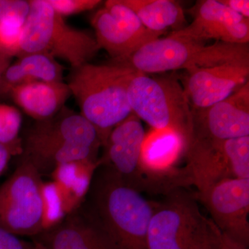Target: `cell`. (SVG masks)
I'll return each mask as SVG.
<instances>
[{
  "instance_id": "2e32d148",
  "label": "cell",
  "mask_w": 249,
  "mask_h": 249,
  "mask_svg": "<svg viewBox=\"0 0 249 249\" xmlns=\"http://www.w3.org/2000/svg\"><path fill=\"white\" fill-rule=\"evenodd\" d=\"M10 94L26 114L41 121L58 114L71 92L68 85L62 81H34L15 87Z\"/></svg>"
},
{
  "instance_id": "7402d4cb",
  "label": "cell",
  "mask_w": 249,
  "mask_h": 249,
  "mask_svg": "<svg viewBox=\"0 0 249 249\" xmlns=\"http://www.w3.org/2000/svg\"><path fill=\"white\" fill-rule=\"evenodd\" d=\"M41 191L42 226L44 231H45L58 225L70 213L64 196L55 181H43Z\"/></svg>"
},
{
  "instance_id": "d4e9b609",
  "label": "cell",
  "mask_w": 249,
  "mask_h": 249,
  "mask_svg": "<svg viewBox=\"0 0 249 249\" xmlns=\"http://www.w3.org/2000/svg\"><path fill=\"white\" fill-rule=\"evenodd\" d=\"M29 9V1L0 0V19L10 16H16L26 20Z\"/></svg>"
},
{
  "instance_id": "d6986e66",
  "label": "cell",
  "mask_w": 249,
  "mask_h": 249,
  "mask_svg": "<svg viewBox=\"0 0 249 249\" xmlns=\"http://www.w3.org/2000/svg\"><path fill=\"white\" fill-rule=\"evenodd\" d=\"M99 166V160H74L58 165L51 174L64 196L69 213L76 211L83 202Z\"/></svg>"
},
{
  "instance_id": "8fae6325",
  "label": "cell",
  "mask_w": 249,
  "mask_h": 249,
  "mask_svg": "<svg viewBox=\"0 0 249 249\" xmlns=\"http://www.w3.org/2000/svg\"><path fill=\"white\" fill-rule=\"evenodd\" d=\"M99 49L112 60L132 55L142 46L160 38V33L148 30L132 9L121 0H108L91 19Z\"/></svg>"
},
{
  "instance_id": "603a6c76",
  "label": "cell",
  "mask_w": 249,
  "mask_h": 249,
  "mask_svg": "<svg viewBox=\"0 0 249 249\" xmlns=\"http://www.w3.org/2000/svg\"><path fill=\"white\" fill-rule=\"evenodd\" d=\"M24 19L10 16L0 19V50L8 57L19 55Z\"/></svg>"
},
{
  "instance_id": "e0dca14e",
  "label": "cell",
  "mask_w": 249,
  "mask_h": 249,
  "mask_svg": "<svg viewBox=\"0 0 249 249\" xmlns=\"http://www.w3.org/2000/svg\"><path fill=\"white\" fill-rule=\"evenodd\" d=\"M37 237L47 249H108L92 223L76 211Z\"/></svg>"
},
{
  "instance_id": "4fadbf2b",
  "label": "cell",
  "mask_w": 249,
  "mask_h": 249,
  "mask_svg": "<svg viewBox=\"0 0 249 249\" xmlns=\"http://www.w3.org/2000/svg\"><path fill=\"white\" fill-rule=\"evenodd\" d=\"M193 22L169 36L203 42L209 40L235 45L249 42V19L236 14L219 0H200L189 9Z\"/></svg>"
},
{
  "instance_id": "ba28073f",
  "label": "cell",
  "mask_w": 249,
  "mask_h": 249,
  "mask_svg": "<svg viewBox=\"0 0 249 249\" xmlns=\"http://www.w3.org/2000/svg\"><path fill=\"white\" fill-rule=\"evenodd\" d=\"M186 160L197 193L225 178H249V136L222 141L192 137Z\"/></svg>"
},
{
  "instance_id": "ac0fdd59",
  "label": "cell",
  "mask_w": 249,
  "mask_h": 249,
  "mask_svg": "<svg viewBox=\"0 0 249 249\" xmlns=\"http://www.w3.org/2000/svg\"><path fill=\"white\" fill-rule=\"evenodd\" d=\"M0 76V96L10 93L15 87L34 81L61 82L63 67L55 59L40 53L18 57Z\"/></svg>"
},
{
  "instance_id": "8992f818",
  "label": "cell",
  "mask_w": 249,
  "mask_h": 249,
  "mask_svg": "<svg viewBox=\"0 0 249 249\" xmlns=\"http://www.w3.org/2000/svg\"><path fill=\"white\" fill-rule=\"evenodd\" d=\"M18 57L40 53L68 62L73 70L89 63L100 50L89 31L68 25L47 0L29 1Z\"/></svg>"
},
{
  "instance_id": "5bb4252c",
  "label": "cell",
  "mask_w": 249,
  "mask_h": 249,
  "mask_svg": "<svg viewBox=\"0 0 249 249\" xmlns=\"http://www.w3.org/2000/svg\"><path fill=\"white\" fill-rule=\"evenodd\" d=\"M192 118L191 138L222 141L249 137V81L220 102L202 109L192 108Z\"/></svg>"
},
{
  "instance_id": "30bf717a",
  "label": "cell",
  "mask_w": 249,
  "mask_h": 249,
  "mask_svg": "<svg viewBox=\"0 0 249 249\" xmlns=\"http://www.w3.org/2000/svg\"><path fill=\"white\" fill-rule=\"evenodd\" d=\"M196 195L223 235L249 249V178H225Z\"/></svg>"
},
{
  "instance_id": "9c48e42d",
  "label": "cell",
  "mask_w": 249,
  "mask_h": 249,
  "mask_svg": "<svg viewBox=\"0 0 249 249\" xmlns=\"http://www.w3.org/2000/svg\"><path fill=\"white\" fill-rule=\"evenodd\" d=\"M40 174L22 160L0 186V228L15 235L33 237L44 231Z\"/></svg>"
},
{
  "instance_id": "4316f807",
  "label": "cell",
  "mask_w": 249,
  "mask_h": 249,
  "mask_svg": "<svg viewBox=\"0 0 249 249\" xmlns=\"http://www.w3.org/2000/svg\"><path fill=\"white\" fill-rule=\"evenodd\" d=\"M219 1L236 14L249 19V0H219Z\"/></svg>"
},
{
  "instance_id": "9a60e30c",
  "label": "cell",
  "mask_w": 249,
  "mask_h": 249,
  "mask_svg": "<svg viewBox=\"0 0 249 249\" xmlns=\"http://www.w3.org/2000/svg\"><path fill=\"white\" fill-rule=\"evenodd\" d=\"M249 62H233L186 71L183 87L193 109L209 107L249 81Z\"/></svg>"
},
{
  "instance_id": "cb8c5ba5",
  "label": "cell",
  "mask_w": 249,
  "mask_h": 249,
  "mask_svg": "<svg viewBox=\"0 0 249 249\" xmlns=\"http://www.w3.org/2000/svg\"><path fill=\"white\" fill-rule=\"evenodd\" d=\"M47 1L62 17L90 11L102 2L99 0H47Z\"/></svg>"
},
{
  "instance_id": "1f68e13d",
  "label": "cell",
  "mask_w": 249,
  "mask_h": 249,
  "mask_svg": "<svg viewBox=\"0 0 249 249\" xmlns=\"http://www.w3.org/2000/svg\"><path fill=\"white\" fill-rule=\"evenodd\" d=\"M1 50H0V56H1Z\"/></svg>"
},
{
  "instance_id": "5b68a950",
  "label": "cell",
  "mask_w": 249,
  "mask_h": 249,
  "mask_svg": "<svg viewBox=\"0 0 249 249\" xmlns=\"http://www.w3.org/2000/svg\"><path fill=\"white\" fill-rule=\"evenodd\" d=\"M111 62L142 73H153L204 68L233 62H249V46L203 42L168 36L142 46L132 55Z\"/></svg>"
},
{
  "instance_id": "ffe728a7",
  "label": "cell",
  "mask_w": 249,
  "mask_h": 249,
  "mask_svg": "<svg viewBox=\"0 0 249 249\" xmlns=\"http://www.w3.org/2000/svg\"><path fill=\"white\" fill-rule=\"evenodd\" d=\"M138 16L144 27L163 34L170 28L182 29L186 21L184 11L174 0H121Z\"/></svg>"
},
{
  "instance_id": "52a82bcc",
  "label": "cell",
  "mask_w": 249,
  "mask_h": 249,
  "mask_svg": "<svg viewBox=\"0 0 249 249\" xmlns=\"http://www.w3.org/2000/svg\"><path fill=\"white\" fill-rule=\"evenodd\" d=\"M127 98L132 112L151 129L176 132L188 145L193 133L192 107L176 78H150L139 71L129 84Z\"/></svg>"
},
{
  "instance_id": "7c38bea8",
  "label": "cell",
  "mask_w": 249,
  "mask_h": 249,
  "mask_svg": "<svg viewBox=\"0 0 249 249\" xmlns=\"http://www.w3.org/2000/svg\"><path fill=\"white\" fill-rule=\"evenodd\" d=\"M145 132L142 121L133 112L115 126L103 145L100 166L115 174L121 181L136 191H147L140 168L141 151Z\"/></svg>"
},
{
  "instance_id": "4dcf8cb0",
  "label": "cell",
  "mask_w": 249,
  "mask_h": 249,
  "mask_svg": "<svg viewBox=\"0 0 249 249\" xmlns=\"http://www.w3.org/2000/svg\"><path fill=\"white\" fill-rule=\"evenodd\" d=\"M28 249H47L45 246L36 240L32 243H28Z\"/></svg>"
},
{
  "instance_id": "f546056e",
  "label": "cell",
  "mask_w": 249,
  "mask_h": 249,
  "mask_svg": "<svg viewBox=\"0 0 249 249\" xmlns=\"http://www.w3.org/2000/svg\"><path fill=\"white\" fill-rule=\"evenodd\" d=\"M9 57L6 56L4 54L1 53V56H0V76H1V73L3 71L6 70V67L9 66Z\"/></svg>"
},
{
  "instance_id": "44dd1931",
  "label": "cell",
  "mask_w": 249,
  "mask_h": 249,
  "mask_svg": "<svg viewBox=\"0 0 249 249\" xmlns=\"http://www.w3.org/2000/svg\"><path fill=\"white\" fill-rule=\"evenodd\" d=\"M22 114L17 108L0 104V144L11 156L22 155L23 143L19 137Z\"/></svg>"
},
{
  "instance_id": "484cf974",
  "label": "cell",
  "mask_w": 249,
  "mask_h": 249,
  "mask_svg": "<svg viewBox=\"0 0 249 249\" xmlns=\"http://www.w3.org/2000/svg\"><path fill=\"white\" fill-rule=\"evenodd\" d=\"M0 249H28V243L0 228Z\"/></svg>"
},
{
  "instance_id": "83f0119b",
  "label": "cell",
  "mask_w": 249,
  "mask_h": 249,
  "mask_svg": "<svg viewBox=\"0 0 249 249\" xmlns=\"http://www.w3.org/2000/svg\"><path fill=\"white\" fill-rule=\"evenodd\" d=\"M211 249H245L241 246L237 245L235 242H232L221 232L220 235L218 237L215 243Z\"/></svg>"
},
{
  "instance_id": "3957f363",
  "label": "cell",
  "mask_w": 249,
  "mask_h": 249,
  "mask_svg": "<svg viewBox=\"0 0 249 249\" xmlns=\"http://www.w3.org/2000/svg\"><path fill=\"white\" fill-rule=\"evenodd\" d=\"M139 73L114 62L87 63L73 70L67 83L85 117L97 129L102 147L115 126L132 113L127 91Z\"/></svg>"
},
{
  "instance_id": "7a4b0ae2",
  "label": "cell",
  "mask_w": 249,
  "mask_h": 249,
  "mask_svg": "<svg viewBox=\"0 0 249 249\" xmlns=\"http://www.w3.org/2000/svg\"><path fill=\"white\" fill-rule=\"evenodd\" d=\"M102 141L97 129L80 114L64 107L47 120L36 121L23 145L22 160H29L41 176L62 163L96 161Z\"/></svg>"
},
{
  "instance_id": "f1b7e54d",
  "label": "cell",
  "mask_w": 249,
  "mask_h": 249,
  "mask_svg": "<svg viewBox=\"0 0 249 249\" xmlns=\"http://www.w3.org/2000/svg\"><path fill=\"white\" fill-rule=\"evenodd\" d=\"M11 157L9 150L0 144V177L7 168Z\"/></svg>"
},
{
  "instance_id": "6da1fadb",
  "label": "cell",
  "mask_w": 249,
  "mask_h": 249,
  "mask_svg": "<svg viewBox=\"0 0 249 249\" xmlns=\"http://www.w3.org/2000/svg\"><path fill=\"white\" fill-rule=\"evenodd\" d=\"M85 214L108 249H149V224L154 201L124 184L105 167H98L90 186Z\"/></svg>"
},
{
  "instance_id": "277c9868",
  "label": "cell",
  "mask_w": 249,
  "mask_h": 249,
  "mask_svg": "<svg viewBox=\"0 0 249 249\" xmlns=\"http://www.w3.org/2000/svg\"><path fill=\"white\" fill-rule=\"evenodd\" d=\"M154 201L149 224V249H211L221 234L202 214L196 194L178 188Z\"/></svg>"
}]
</instances>
